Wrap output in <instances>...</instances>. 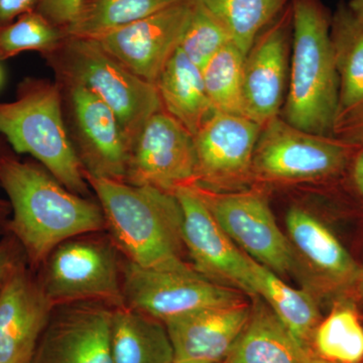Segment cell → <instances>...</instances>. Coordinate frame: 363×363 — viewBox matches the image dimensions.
I'll list each match as a JSON object with an SVG mask.
<instances>
[{
  "mask_svg": "<svg viewBox=\"0 0 363 363\" xmlns=\"http://www.w3.org/2000/svg\"><path fill=\"white\" fill-rule=\"evenodd\" d=\"M0 187L11 209L6 233L21 243L33 272L64 241L106 233L99 203L71 192L43 166L1 157Z\"/></svg>",
  "mask_w": 363,
  "mask_h": 363,
  "instance_id": "cell-1",
  "label": "cell"
},
{
  "mask_svg": "<svg viewBox=\"0 0 363 363\" xmlns=\"http://www.w3.org/2000/svg\"><path fill=\"white\" fill-rule=\"evenodd\" d=\"M85 177L104 211L106 233L123 259L157 271L192 267L185 260L183 210L174 193Z\"/></svg>",
  "mask_w": 363,
  "mask_h": 363,
  "instance_id": "cell-2",
  "label": "cell"
},
{
  "mask_svg": "<svg viewBox=\"0 0 363 363\" xmlns=\"http://www.w3.org/2000/svg\"><path fill=\"white\" fill-rule=\"evenodd\" d=\"M292 9V57L281 118L326 138L335 128L339 104L331 20L321 0H293Z\"/></svg>",
  "mask_w": 363,
  "mask_h": 363,
  "instance_id": "cell-3",
  "label": "cell"
},
{
  "mask_svg": "<svg viewBox=\"0 0 363 363\" xmlns=\"http://www.w3.org/2000/svg\"><path fill=\"white\" fill-rule=\"evenodd\" d=\"M57 86L32 82L11 102L0 104V133L18 154L30 155L64 186L90 195L81 164L64 123Z\"/></svg>",
  "mask_w": 363,
  "mask_h": 363,
  "instance_id": "cell-4",
  "label": "cell"
},
{
  "mask_svg": "<svg viewBox=\"0 0 363 363\" xmlns=\"http://www.w3.org/2000/svg\"><path fill=\"white\" fill-rule=\"evenodd\" d=\"M123 255L108 234H83L55 248L38 269L45 295L54 307L96 303L124 306Z\"/></svg>",
  "mask_w": 363,
  "mask_h": 363,
  "instance_id": "cell-5",
  "label": "cell"
},
{
  "mask_svg": "<svg viewBox=\"0 0 363 363\" xmlns=\"http://www.w3.org/2000/svg\"><path fill=\"white\" fill-rule=\"evenodd\" d=\"M57 51L66 82L83 86L108 105L133 147L145 123L162 109L156 85L128 71L96 40L67 35Z\"/></svg>",
  "mask_w": 363,
  "mask_h": 363,
  "instance_id": "cell-6",
  "label": "cell"
},
{
  "mask_svg": "<svg viewBox=\"0 0 363 363\" xmlns=\"http://www.w3.org/2000/svg\"><path fill=\"white\" fill-rule=\"evenodd\" d=\"M124 306L162 323L207 308L242 302L240 292L210 281L194 267L143 269L123 259Z\"/></svg>",
  "mask_w": 363,
  "mask_h": 363,
  "instance_id": "cell-7",
  "label": "cell"
},
{
  "mask_svg": "<svg viewBox=\"0 0 363 363\" xmlns=\"http://www.w3.org/2000/svg\"><path fill=\"white\" fill-rule=\"evenodd\" d=\"M229 238L250 259L283 277L295 272L298 257L279 229L264 196L255 192L217 193L192 186Z\"/></svg>",
  "mask_w": 363,
  "mask_h": 363,
  "instance_id": "cell-8",
  "label": "cell"
},
{
  "mask_svg": "<svg viewBox=\"0 0 363 363\" xmlns=\"http://www.w3.org/2000/svg\"><path fill=\"white\" fill-rule=\"evenodd\" d=\"M345 160L341 145L274 117L260 130L252 179L272 183L318 180L337 173Z\"/></svg>",
  "mask_w": 363,
  "mask_h": 363,
  "instance_id": "cell-9",
  "label": "cell"
},
{
  "mask_svg": "<svg viewBox=\"0 0 363 363\" xmlns=\"http://www.w3.org/2000/svg\"><path fill=\"white\" fill-rule=\"evenodd\" d=\"M174 194L183 210V233L191 266L203 277L257 298L250 257L229 238L194 187Z\"/></svg>",
  "mask_w": 363,
  "mask_h": 363,
  "instance_id": "cell-10",
  "label": "cell"
},
{
  "mask_svg": "<svg viewBox=\"0 0 363 363\" xmlns=\"http://www.w3.org/2000/svg\"><path fill=\"white\" fill-rule=\"evenodd\" d=\"M125 183L169 193L197 183L194 136L162 109L154 114L131 147Z\"/></svg>",
  "mask_w": 363,
  "mask_h": 363,
  "instance_id": "cell-11",
  "label": "cell"
},
{
  "mask_svg": "<svg viewBox=\"0 0 363 363\" xmlns=\"http://www.w3.org/2000/svg\"><path fill=\"white\" fill-rule=\"evenodd\" d=\"M260 130L247 117L214 112L194 135L196 185L217 193L242 190L252 180Z\"/></svg>",
  "mask_w": 363,
  "mask_h": 363,
  "instance_id": "cell-12",
  "label": "cell"
},
{
  "mask_svg": "<svg viewBox=\"0 0 363 363\" xmlns=\"http://www.w3.org/2000/svg\"><path fill=\"white\" fill-rule=\"evenodd\" d=\"M292 4L259 33L243 63V112L264 126L279 116L292 52Z\"/></svg>",
  "mask_w": 363,
  "mask_h": 363,
  "instance_id": "cell-13",
  "label": "cell"
},
{
  "mask_svg": "<svg viewBox=\"0 0 363 363\" xmlns=\"http://www.w3.org/2000/svg\"><path fill=\"white\" fill-rule=\"evenodd\" d=\"M192 9L193 0H181L96 40L128 71L155 84L180 45Z\"/></svg>",
  "mask_w": 363,
  "mask_h": 363,
  "instance_id": "cell-14",
  "label": "cell"
},
{
  "mask_svg": "<svg viewBox=\"0 0 363 363\" xmlns=\"http://www.w3.org/2000/svg\"><path fill=\"white\" fill-rule=\"evenodd\" d=\"M112 313L96 303L55 307L30 363H113Z\"/></svg>",
  "mask_w": 363,
  "mask_h": 363,
  "instance_id": "cell-15",
  "label": "cell"
},
{
  "mask_svg": "<svg viewBox=\"0 0 363 363\" xmlns=\"http://www.w3.org/2000/svg\"><path fill=\"white\" fill-rule=\"evenodd\" d=\"M66 83L85 175L125 181L131 147L116 114L83 86Z\"/></svg>",
  "mask_w": 363,
  "mask_h": 363,
  "instance_id": "cell-16",
  "label": "cell"
},
{
  "mask_svg": "<svg viewBox=\"0 0 363 363\" xmlns=\"http://www.w3.org/2000/svg\"><path fill=\"white\" fill-rule=\"evenodd\" d=\"M54 306L28 262L0 289V363H30Z\"/></svg>",
  "mask_w": 363,
  "mask_h": 363,
  "instance_id": "cell-17",
  "label": "cell"
},
{
  "mask_svg": "<svg viewBox=\"0 0 363 363\" xmlns=\"http://www.w3.org/2000/svg\"><path fill=\"white\" fill-rule=\"evenodd\" d=\"M245 301L207 308L164 324L174 351V363H220L226 359L250 319Z\"/></svg>",
  "mask_w": 363,
  "mask_h": 363,
  "instance_id": "cell-18",
  "label": "cell"
},
{
  "mask_svg": "<svg viewBox=\"0 0 363 363\" xmlns=\"http://www.w3.org/2000/svg\"><path fill=\"white\" fill-rule=\"evenodd\" d=\"M288 238L297 257L326 285L339 291H353L359 266L323 222L300 207H292L286 217Z\"/></svg>",
  "mask_w": 363,
  "mask_h": 363,
  "instance_id": "cell-19",
  "label": "cell"
},
{
  "mask_svg": "<svg viewBox=\"0 0 363 363\" xmlns=\"http://www.w3.org/2000/svg\"><path fill=\"white\" fill-rule=\"evenodd\" d=\"M269 307L257 303L224 363H318Z\"/></svg>",
  "mask_w": 363,
  "mask_h": 363,
  "instance_id": "cell-20",
  "label": "cell"
},
{
  "mask_svg": "<svg viewBox=\"0 0 363 363\" xmlns=\"http://www.w3.org/2000/svg\"><path fill=\"white\" fill-rule=\"evenodd\" d=\"M155 85L162 109L193 136L216 112L208 97L201 69L180 48L164 67Z\"/></svg>",
  "mask_w": 363,
  "mask_h": 363,
  "instance_id": "cell-21",
  "label": "cell"
},
{
  "mask_svg": "<svg viewBox=\"0 0 363 363\" xmlns=\"http://www.w3.org/2000/svg\"><path fill=\"white\" fill-rule=\"evenodd\" d=\"M113 363H174V351L162 322L130 307L113 309Z\"/></svg>",
  "mask_w": 363,
  "mask_h": 363,
  "instance_id": "cell-22",
  "label": "cell"
},
{
  "mask_svg": "<svg viewBox=\"0 0 363 363\" xmlns=\"http://www.w3.org/2000/svg\"><path fill=\"white\" fill-rule=\"evenodd\" d=\"M257 298L266 300L269 309L294 338L306 350H312L315 330L321 322V315L314 298L297 290L271 269L250 259Z\"/></svg>",
  "mask_w": 363,
  "mask_h": 363,
  "instance_id": "cell-23",
  "label": "cell"
},
{
  "mask_svg": "<svg viewBox=\"0 0 363 363\" xmlns=\"http://www.w3.org/2000/svg\"><path fill=\"white\" fill-rule=\"evenodd\" d=\"M331 37L341 73L337 123L344 114L363 109V25L350 7L338 9L331 21Z\"/></svg>",
  "mask_w": 363,
  "mask_h": 363,
  "instance_id": "cell-24",
  "label": "cell"
},
{
  "mask_svg": "<svg viewBox=\"0 0 363 363\" xmlns=\"http://www.w3.org/2000/svg\"><path fill=\"white\" fill-rule=\"evenodd\" d=\"M218 21L243 55L293 0H194Z\"/></svg>",
  "mask_w": 363,
  "mask_h": 363,
  "instance_id": "cell-25",
  "label": "cell"
},
{
  "mask_svg": "<svg viewBox=\"0 0 363 363\" xmlns=\"http://www.w3.org/2000/svg\"><path fill=\"white\" fill-rule=\"evenodd\" d=\"M181 0H83L77 18L66 28L68 37L96 40Z\"/></svg>",
  "mask_w": 363,
  "mask_h": 363,
  "instance_id": "cell-26",
  "label": "cell"
},
{
  "mask_svg": "<svg viewBox=\"0 0 363 363\" xmlns=\"http://www.w3.org/2000/svg\"><path fill=\"white\" fill-rule=\"evenodd\" d=\"M313 353L331 363H363V324L347 304L336 306L321 320L312 340Z\"/></svg>",
  "mask_w": 363,
  "mask_h": 363,
  "instance_id": "cell-27",
  "label": "cell"
},
{
  "mask_svg": "<svg viewBox=\"0 0 363 363\" xmlns=\"http://www.w3.org/2000/svg\"><path fill=\"white\" fill-rule=\"evenodd\" d=\"M245 57L233 43H229L202 69L205 88L215 111L245 116Z\"/></svg>",
  "mask_w": 363,
  "mask_h": 363,
  "instance_id": "cell-28",
  "label": "cell"
},
{
  "mask_svg": "<svg viewBox=\"0 0 363 363\" xmlns=\"http://www.w3.org/2000/svg\"><path fill=\"white\" fill-rule=\"evenodd\" d=\"M66 37L64 30L52 25L37 11L23 14L13 23L0 26V60L28 51L52 54Z\"/></svg>",
  "mask_w": 363,
  "mask_h": 363,
  "instance_id": "cell-29",
  "label": "cell"
},
{
  "mask_svg": "<svg viewBox=\"0 0 363 363\" xmlns=\"http://www.w3.org/2000/svg\"><path fill=\"white\" fill-rule=\"evenodd\" d=\"M231 42L223 26L193 0V9L179 48L200 69Z\"/></svg>",
  "mask_w": 363,
  "mask_h": 363,
  "instance_id": "cell-30",
  "label": "cell"
},
{
  "mask_svg": "<svg viewBox=\"0 0 363 363\" xmlns=\"http://www.w3.org/2000/svg\"><path fill=\"white\" fill-rule=\"evenodd\" d=\"M83 0H40L37 11L65 30L77 18Z\"/></svg>",
  "mask_w": 363,
  "mask_h": 363,
  "instance_id": "cell-31",
  "label": "cell"
},
{
  "mask_svg": "<svg viewBox=\"0 0 363 363\" xmlns=\"http://www.w3.org/2000/svg\"><path fill=\"white\" fill-rule=\"evenodd\" d=\"M23 262H28L21 243L11 234H4L0 240V289Z\"/></svg>",
  "mask_w": 363,
  "mask_h": 363,
  "instance_id": "cell-32",
  "label": "cell"
},
{
  "mask_svg": "<svg viewBox=\"0 0 363 363\" xmlns=\"http://www.w3.org/2000/svg\"><path fill=\"white\" fill-rule=\"evenodd\" d=\"M40 0H0V26L13 23L23 14L37 11Z\"/></svg>",
  "mask_w": 363,
  "mask_h": 363,
  "instance_id": "cell-33",
  "label": "cell"
},
{
  "mask_svg": "<svg viewBox=\"0 0 363 363\" xmlns=\"http://www.w3.org/2000/svg\"><path fill=\"white\" fill-rule=\"evenodd\" d=\"M11 205L6 200L0 198V234L6 233V226L11 218Z\"/></svg>",
  "mask_w": 363,
  "mask_h": 363,
  "instance_id": "cell-34",
  "label": "cell"
},
{
  "mask_svg": "<svg viewBox=\"0 0 363 363\" xmlns=\"http://www.w3.org/2000/svg\"><path fill=\"white\" fill-rule=\"evenodd\" d=\"M353 176H354L355 184H357L358 190L363 195V152L357 157V162H355Z\"/></svg>",
  "mask_w": 363,
  "mask_h": 363,
  "instance_id": "cell-35",
  "label": "cell"
},
{
  "mask_svg": "<svg viewBox=\"0 0 363 363\" xmlns=\"http://www.w3.org/2000/svg\"><path fill=\"white\" fill-rule=\"evenodd\" d=\"M353 292L355 294V298H357L358 305L362 308L363 310V264L359 266V274H358V279L357 285L353 289Z\"/></svg>",
  "mask_w": 363,
  "mask_h": 363,
  "instance_id": "cell-36",
  "label": "cell"
},
{
  "mask_svg": "<svg viewBox=\"0 0 363 363\" xmlns=\"http://www.w3.org/2000/svg\"><path fill=\"white\" fill-rule=\"evenodd\" d=\"M350 9L355 18L363 25V0H351Z\"/></svg>",
  "mask_w": 363,
  "mask_h": 363,
  "instance_id": "cell-37",
  "label": "cell"
},
{
  "mask_svg": "<svg viewBox=\"0 0 363 363\" xmlns=\"http://www.w3.org/2000/svg\"><path fill=\"white\" fill-rule=\"evenodd\" d=\"M318 363H331V362H324V360L319 359V362H318Z\"/></svg>",
  "mask_w": 363,
  "mask_h": 363,
  "instance_id": "cell-38",
  "label": "cell"
},
{
  "mask_svg": "<svg viewBox=\"0 0 363 363\" xmlns=\"http://www.w3.org/2000/svg\"><path fill=\"white\" fill-rule=\"evenodd\" d=\"M0 82H1V71H0Z\"/></svg>",
  "mask_w": 363,
  "mask_h": 363,
  "instance_id": "cell-39",
  "label": "cell"
},
{
  "mask_svg": "<svg viewBox=\"0 0 363 363\" xmlns=\"http://www.w3.org/2000/svg\"><path fill=\"white\" fill-rule=\"evenodd\" d=\"M220 363H224V362H220Z\"/></svg>",
  "mask_w": 363,
  "mask_h": 363,
  "instance_id": "cell-40",
  "label": "cell"
}]
</instances>
